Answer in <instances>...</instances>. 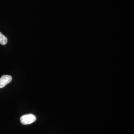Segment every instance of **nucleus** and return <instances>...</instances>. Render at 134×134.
<instances>
[{"mask_svg": "<svg viewBox=\"0 0 134 134\" xmlns=\"http://www.w3.org/2000/svg\"><path fill=\"white\" fill-rule=\"evenodd\" d=\"M20 120L22 124H30L36 121V117L34 114H26L21 116L20 118Z\"/></svg>", "mask_w": 134, "mask_h": 134, "instance_id": "f257e3e1", "label": "nucleus"}, {"mask_svg": "<svg viewBox=\"0 0 134 134\" xmlns=\"http://www.w3.org/2000/svg\"><path fill=\"white\" fill-rule=\"evenodd\" d=\"M13 80L12 76L9 75H4L0 78V88H3Z\"/></svg>", "mask_w": 134, "mask_h": 134, "instance_id": "f03ea898", "label": "nucleus"}, {"mask_svg": "<svg viewBox=\"0 0 134 134\" xmlns=\"http://www.w3.org/2000/svg\"><path fill=\"white\" fill-rule=\"evenodd\" d=\"M8 42V39L1 32H0V44L4 45Z\"/></svg>", "mask_w": 134, "mask_h": 134, "instance_id": "7ed1b4c3", "label": "nucleus"}]
</instances>
